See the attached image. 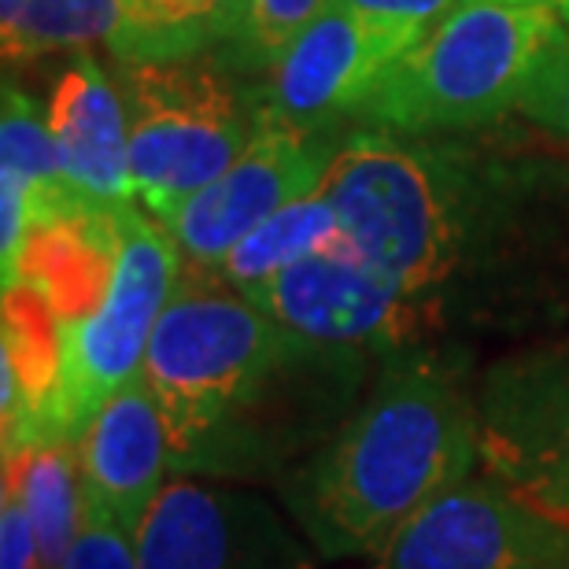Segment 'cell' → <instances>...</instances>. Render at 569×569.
<instances>
[{
	"label": "cell",
	"mask_w": 569,
	"mask_h": 569,
	"mask_svg": "<svg viewBox=\"0 0 569 569\" xmlns=\"http://www.w3.org/2000/svg\"><path fill=\"white\" fill-rule=\"evenodd\" d=\"M356 348L296 337L219 270L181 263L141 378L170 432V473L289 477L351 415Z\"/></svg>",
	"instance_id": "6da1fadb"
},
{
	"label": "cell",
	"mask_w": 569,
	"mask_h": 569,
	"mask_svg": "<svg viewBox=\"0 0 569 569\" xmlns=\"http://www.w3.org/2000/svg\"><path fill=\"white\" fill-rule=\"evenodd\" d=\"M86 521L138 532L170 473V432L148 381L133 378L93 415L78 437Z\"/></svg>",
	"instance_id": "4fadbf2b"
},
{
	"label": "cell",
	"mask_w": 569,
	"mask_h": 569,
	"mask_svg": "<svg viewBox=\"0 0 569 569\" xmlns=\"http://www.w3.org/2000/svg\"><path fill=\"white\" fill-rule=\"evenodd\" d=\"M244 296L296 337L329 348H400L418 322V300L362 263L345 241L300 259Z\"/></svg>",
	"instance_id": "8fae6325"
},
{
	"label": "cell",
	"mask_w": 569,
	"mask_h": 569,
	"mask_svg": "<svg viewBox=\"0 0 569 569\" xmlns=\"http://www.w3.org/2000/svg\"><path fill=\"white\" fill-rule=\"evenodd\" d=\"M569 41L555 11L503 0H462L359 108V119L400 133L462 130L518 108L532 78Z\"/></svg>",
	"instance_id": "3957f363"
},
{
	"label": "cell",
	"mask_w": 569,
	"mask_h": 569,
	"mask_svg": "<svg viewBox=\"0 0 569 569\" xmlns=\"http://www.w3.org/2000/svg\"><path fill=\"white\" fill-rule=\"evenodd\" d=\"M49 127L60 144L63 174L82 200L97 208L133 203L130 127L116 74L89 52H78L49 93Z\"/></svg>",
	"instance_id": "5bb4252c"
},
{
	"label": "cell",
	"mask_w": 569,
	"mask_h": 569,
	"mask_svg": "<svg viewBox=\"0 0 569 569\" xmlns=\"http://www.w3.org/2000/svg\"><path fill=\"white\" fill-rule=\"evenodd\" d=\"M329 8V0H252L248 22L241 30V38L233 41V52L244 63L270 67L284 52L296 33L307 22H315Z\"/></svg>",
	"instance_id": "44dd1931"
},
{
	"label": "cell",
	"mask_w": 569,
	"mask_h": 569,
	"mask_svg": "<svg viewBox=\"0 0 569 569\" xmlns=\"http://www.w3.org/2000/svg\"><path fill=\"white\" fill-rule=\"evenodd\" d=\"M0 566L4 569H44L33 540V526L16 496L4 492V510H0Z\"/></svg>",
	"instance_id": "cb8c5ba5"
},
{
	"label": "cell",
	"mask_w": 569,
	"mask_h": 569,
	"mask_svg": "<svg viewBox=\"0 0 569 569\" xmlns=\"http://www.w3.org/2000/svg\"><path fill=\"white\" fill-rule=\"evenodd\" d=\"M181 274V252L159 219L138 203L122 208L119 256L108 292L78 322L60 326V440L78 443L93 415L144 367V351Z\"/></svg>",
	"instance_id": "8992f818"
},
{
	"label": "cell",
	"mask_w": 569,
	"mask_h": 569,
	"mask_svg": "<svg viewBox=\"0 0 569 569\" xmlns=\"http://www.w3.org/2000/svg\"><path fill=\"white\" fill-rule=\"evenodd\" d=\"M333 4L356 16L373 38H381L403 60L462 0H333Z\"/></svg>",
	"instance_id": "ffe728a7"
},
{
	"label": "cell",
	"mask_w": 569,
	"mask_h": 569,
	"mask_svg": "<svg viewBox=\"0 0 569 569\" xmlns=\"http://www.w3.org/2000/svg\"><path fill=\"white\" fill-rule=\"evenodd\" d=\"M0 178L16 181L27 197L30 233L67 214L97 208L78 197L67 181L60 144L52 138L44 108L11 82L4 86V116H0Z\"/></svg>",
	"instance_id": "e0dca14e"
},
{
	"label": "cell",
	"mask_w": 569,
	"mask_h": 569,
	"mask_svg": "<svg viewBox=\"0 0 569 569\" xmlns=\"http://www.w3.org/2000/svg\"><path fill=\"white\" fill-rule=\"evenodd\" d=\"M503 4H529V8H543V11H555L566 27H569V0H503Z\"/></svg>",
	"instance_id": "d4e9b609"
},
{
	"label": "cell",
	"mask_w": 569,
	"mask_h": 569,
	"mask_svg": "<svg viewBox=\"0 0 569 569\" xmlns=\"http://www.w3.org/2000/svg\"><path fill=\"white\" fill-rule=\"evenodd\" d=\"M322 192L340 219V241L422 303L459 270L470 244V200L437 156L381 130L337 148Z\"/></svg>",
	"instance_id": "277c9868"
},
{
	"label": "cell",
	"mask_w": 569,
	"mask_h": 569,
	"mask_svg": "<svg viewBox=\"0 0 569 569\" xmlns=\"http://www.w3.org/2000/svg\"><path fill=\"white\" fill-rule=\"evenodd\" d=\"M518 111L529 116L537 127L569 141V41L540 67V74L529 82Z\"/></svg>",
	"instance_id": "7402d4cb"
},
{
	"label": "cell",
	"mask_w": 569,
	"mask_h": 569,
	"mask_svg": "<svg viewBox=\"0 0 569 569\" xmlns=\"http://www.w3.org/2000/svg\"><path fill=\"white\" fill-rule=\"evenodd\" d=\"M337 148L318 130L263 122L244 144V152L200 189L174 219L167 222L181 263L219 270V263L270 214L292 200L322 189Z\"/></svg>",
	"instance_id": "9c48e42d"
},
{
	"label": "cell",
	"mask_w": 569,
	"mask_h": 569,
	"mask_svg": "<svg viewBox=\"0 0 569 569\" xmlns=\"http://www.w3.org/2000/svg\"><path fill=\"white\" fill-rule=\"evenodd\" d=\"M477 462V396L437 359L392 356L345 426L281 477V496L318 555L378 559Z\"/></svg>",
	"instance_id": "7a4b0ae2"
},
{
	"label": "cell",
	"mask_w": 569,
	"mask_h": 569,
	"mask_svg": "<svg viewBox=\"0 0 569 569\" xmlns=\"http://www.w3.org/2000/svg\"><path fill=\"white\" fill-rule=\"evenodd\" d=\"M116 22L119 0H0V41L8 63L111 44Z\"/></svg>",
	"instance_id": "d6986e66"
},
{
	"label": "cell",
	"mask_w": 569,
	"mask_h": 569,
	"mask_svg": "<svg viewBox=\"0 0 569 569\" xmlns=\"http://www.w3.org/2000/svg\"><path fill=\"white\" fill-rule=\"evenodd\" d=\"M60 569H141L138 540L111 521H82Z\"/></svg>",
	"instance_id": "603a6c76"
},
{
	"label": "cell",
	"mask_w": 569,
	"mask_h": 569,
	"mask_svg": "<svg viewBox=\"0 0 569 569\" xmlns=\"http://www.w3.org/2000/svg\"><path fill=\"white\" fill-rule=\"evenodd\" d=\"M4 492L27 510L41 566L60 569L86 521L78 443L49 440L4 455Z\"/></svg>",
	"instance_id": "2e32d148"
},
{
	"label": "cell",
	"mask_w": 569,
	"mask_h": 569,
	"mask_svg": "<svg viewBox=\"0 0 569 569\" xmlns=\"http://www.w3.org/2000/svg\"><path fill=\"white\" fill-rule=\"evenodd\" d=\"M252 0H119L111 56L119 63L197 60L241 38Z\"/></svg>",
	"instance_id": "9a60e30c"
},
{
	"label": "cell",
	"mask_w": 569,
	"mask_h": 569,
	"mask_svg": "<svg viewBox=\"0 0 569 569\" xmlns=\"http://www.w3.org/2000/svg\"><path fill=\"white\" fill-rule=\"evenodd\" d=\"M133 540L141 569H311L274 507L192 477L163 485Z\"/></svg>",
	"instance_id": "30bf717a"
},
{
	"label": "cell",
	"mask_w": 569,
	"mask_h": 569,
	"mask_svg": "<svg viewBox=\"0 0 569 569\" xmlns=\"http://www.w3.org/2000/svg\"><path fill=\"white\" fill-rule=\"evenodd\" d=\"M481 466L569 526V340L496 362L477 392Z\"/></svg>",
	"instance_id": "52a82bcc"
},
{
	"label": "cell",
	"mask_w": 569,
	"mask_h": 569,
	"mask_svg": "<svg viewBox=\"0 0 569 569\" xmlns=\"http://www.w3.org/2000/svg\"><path fill=\"white\" fill-rule=\"evenodd\" d=\"M373 569H569V526L485 473L429 503Z\"/></svg>",
	"instance_id": "ba28073f"
},
{
	"label": "cell",
	"mask_w": 569,
	"mask_h": 569,
	"mask_svg": "<svg viewBox=\"0 0 569 569\" xmlns=\"http://www.w3.org/2000/svg\"><path fill=\"white\" fill-rule=\"evenodd\" d=\"M396 60L400 56L389 44L329 0L322 16L307 22L270 63V86L259 119L322 130V122L337 116H359Z\"/></svg>",
	"instance_id": "7c38bea8"
},
{
	"label": "cell",
	"mask_w": 569,
	"mask_h": 569,
	"mask_svg": "<svg viewBox=\"0 0 569 569\" xmlns=\"http://www.w3.org/2000/svg\"><path fill=\"white\" fill-rule=\"evenodd\" d=\"M116 86L130 127L133 203L163 226L244 152L259 127L219 67L200 56L116 63Z\"/></svg>",
	"instance_id": "5b68a950"
},
{
	"label": "cell",
	"mask_w": 569,
	"mask_h": 569,
	"mask_svg": "<svg viewBox=\"0 0 569 569\" xmlns=\"http://www.w3.org/2000/svg\"><path fill=\"white\" fill-rule=\"evenodd\" d=\"M337 241H340V219L326 192L315 189V192H307V197L292 200L289 208H281L278 214H270L267 222H259L256 230L222 259L219 274L222 281H230L233 289L248 292Z\"/></svg>",
	"instance_id": "ac0fdd59"
}]
</instances>
